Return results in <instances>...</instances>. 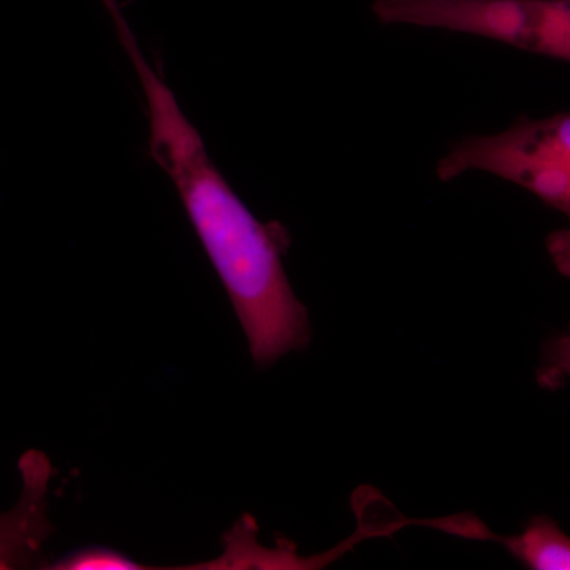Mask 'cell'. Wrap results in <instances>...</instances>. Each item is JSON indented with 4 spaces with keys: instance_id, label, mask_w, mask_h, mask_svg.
I'll return each instance as SVG.
<instances>
[{
    "instance_id": "cell-1",
    "label": "cell",
    "mask_w": 570,
    "mask_h": 570,
    "mask_svg": "<svg viewBox=\"0 0 570 570\" xmlns=\"http://www.w3.org/2000/svg\"><path fill=\"white\" fill-rule=\"evenodd\" d=\"M119 45L140 80L149 121V154L175 184L209 262L223 281L258 367L309 343L306 307L296 298L283 265L287 230L264 224L213 163L200 132L184 115L175 92L146 59L119 0H102Z\"/></svg>"
},
{
    "instance_id": "cell-2",
    "label": "cell",
    "mask_w": 570,
    "mask_h": 570,
    "mask_svg": "<svg viewBox=\"0 0 570 570\" xmlns=\"http://www.w3.org/2000/svg\"><path fill=\"white\" fill-rule=\"evenodd\" d=\"M469 170L519 184L568 217L569 227L551 234L547 249L558 272L570 277V111L523 118L504 132L466 138L438 165L442 181Z\"/></svg>"
},
{
    "instance_id": "cell-3",
    "label": "cell",
    "mask_w": 570,
    "mask_h": 570,
    "mask_svg": "<svg viewBox=\"0 0 570 570\" xmlns=\"http://www.w3.org/2000/svg\"><path fill=\"white\" fill-rule=\"evenodd\" d=\"M20 471V501L9 512L0 513V570L31 568L51 534L48 521L50 461L43 453L32 450L22 456Z\"/></svg>"
},
{
    "instance_id": "cell-4",
    "label": "cell",
    "mask_w": 570,
    "mask_h": 570,
    "mask_svg": "<svg viewBox=\"0 0 570 570\" xmlns=\"http://www.w3.org/2000/svg\"><path fill=\"white\" fill-rule=\"evenodd\" d=\"M497 540L528 569L570 570V538L550 517H532L520 534Z\"/></svg>"
},
{
    "instance_id": "cell-5",
    "label": "cell",
    "mask_w": 570,
    "mask_h": 570,
    "mask_svg": "<svg viewBox=\"0 0 570 570\" xmlns=\"http://www.w3.org/2000/svg\"><path fill=\"white\" fill-rule=\"evenodd\" d=\"M51 569L59 570H129L141 569L137 562L129 560L126 554L119 551L107 549V547H86V549L73 551L62 560L51 566Z\"/></svg>"
},
{
    "instance_id": "cell-6",
    "label": "cell",
    "mask_w": 570,
    "mask_h": 570,
    "mask_svg": "<svg viewBox=\"0 0 570 570\" xmlns=\"http://www.w3.org/2000/svg\"><path fill=\"white\" fill-rule=\"evenodd\" d=\"M570 379V333L553 337L543 348L538 382L542 389H558Z\"/></svg>"
}]
</instances>
